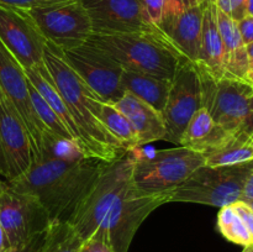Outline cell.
Returning <instances> with one entry per match:
<instances>
[{
    "label": "cell",
    "mask_w": 253,
    "mask_h": 252,
    "mask_svg": "<svg viewBox=\"0 0 253 252\" xmlns=\"http://www.w3.org/2000/svg\"><path fill=\"white\" fill-rule=\"evenodd\" d=\"M136 155L128 151L109 162L69 224L81 239L100 232L113 252H127L131 241L146 217L166 203L173 192L150 194L138 190L132 182Z\"/></svg>",
    "instance_id": "1"
},
{
    "label": "cell",
    "mask_w": 253,
    "mask_h": 252,
    "mask_svg": "<svg viewBox=\"0 0 253 252\" xmlns=\"http://www.w3.org/2000/svg\"><path fill=\"white\" fill-rule=\"evenodd\" d=\"M108 163L88 157L77 161L42 160L34 163L24 175L6 183L16 192L34 195L51 222H69Z\"/></svg>",
    "instance_id": "2"
},
{
    "label": "cell",
    "mask_w": 253,
    "mask_h": 252,
    "mask_svg": "<svg viewBox=\"0 0 253 252\" xmlns=\"http://www.w3.org/2000/svg\"><path fill=\"white\" fill-rule=\"evenodd\" d=\"M43 64L78 127L83 153L88 158L114 162L126 153L100 121L103 101L69 67L63 52L46 42Z\"/></svg>",
    "instance_id": "3"
},
{
    "label": "cell",
    "mask_w": 253,
    "mask_h": 252,
    "mask_svg": "<svg viewBox=\"0 0 253 252\" xmlns=\"http://www.w3.org/2000/svg\"><path fill=\"white\" fill-rule=\"evenodd\" d=\"M86 42L108 52L124 69L147 73L167 81H172L180 63L163 43L158 30L153 34H91Z\"/></svg>",
    "instance_id": "4"
},
{
    "label": "cell",
    "mask_w": 253,
    "mask_h": 252,
    "mask_svg": "<svg viewBox=\"0 0 253 252\" xmlns=\"http://www.w3.org/2000/svg\"><path fill=\"white\" fill-rule=\"evenodd\" d=\"M198 68V67H197ZM203 108L230 133L253 132V84L247 79L225 76L214 79L200 71Z\"/></svg>",
    "instance_id": "5"
},
{
    "label": "cell",
    "mask_w": 253,
    "mask_h": 252,
    "mask_svg": "<svg viewBox=\"0 0 253 252\" xmlns=\"http://www.w3.org/2000/svg\"><path fill=\"white\" fill-rule=\"evenodd\" d=\"M252 162L236 166H202L175 188L170 202L195 203L222 208L241 200Z\"/></svg>",
    "instance_id": "6"
},
{
    "label": "cell",
    "mask_w": 253,
    "mask_h": 252,
    "mask_svg": "<svg viewBox=\"0 0 253 252\" xmlns=\"http://www.w3.org/2000/svg\"><path fill=\"white\" fill-rule=\"evenodd\" d=\"M204 165L203 153L183 146L155 151L147 157L136 155L132 182L138 190L150 194L173 192Z\"/></svg>",
    "instance_id": "7"
},
{
    "label": "cell",
    "mask_w": 253,
    "mask_h": 252,
    "mask_svg": "<svg viewBox=\"0 0 253 252\" xmlns=\"http://www.w3.org/2000/svg\"><path fill=\"white\" fill-rule=\"evenodd\" d=\"M63 57L69 67L103 103L114 105L123 98L125 94L121 86L124 68L108 52L86 42L63 52Z\"/></svg>",
    "instance_id": "8"
},
{
    "label": "cell",
    "mask_w": 253,
    "mask_h": 252,
    "mask_svg": "<svg viewBox=\"0 0 253 252\" xmlns=\"http://www.w3.org/2000/svg\"><path fill=\"white\" fill-rule=\"evenodd\" d=\"M0 224L11 249H17L46 232L52 222L34 195L16 192L0 178Z\"/></svg>",
    "instance_id": "9"
},
{
    "label": "cell",
    "mask_w": 253,
    "mask_h": 252,
    "mask_svg": "<svg viewBox=\"0 0 253 252\" xmlns=\"http://www.w3.org/2000/svg\"><path fill=\"white\" fill-rule=\"evenodd\" d=\"M47 42L62 52L86 43L91 24L81 0L26 10Z\"/></svg>",
    "instance_id": "10"
},
{
    "label": "cell",
    "mask_w": 253,
    "mask_h": 252,
    "mask_svg": "<svg viewBox=\"0 0 253 252\" xmlns=\"http://www.w3.org/2000/svg\"><path fill=\"white\" fill-rule=\"evenodd\" d=\"M200 108L203 94L197 64L182 62L170 82L167 103L161 113L166 126L165 140L179 145L188 123Z\"/></svg>",
    "instance_id": "11"
},
{
    "label": "cell",
    "mask_w": 253,
    "mask_h": 252,
    "mask_svg": "<svg viewBox=\"0 0 253 252\" xmlns=\"http://www.w3.org/2000/svg\"><path fill=\"white\" fill-rule=\"evenodd\" d=\"M0 96V177L14 180L32 167L35 155L19 114L1 90Z\"/></svg>",
    "instance_id": "12"
},
{
    "label": "cell",
    "mask_w": 253,
    "mask_h": 252,
    "mask_svg": "<svg viewBox=\"0 0 253 252\" xmlns=\"http://www.w3.org/2000/svg\"><path fill=\"white\" fill-rule=\"evenodd\" d=\"M0 90L2 95L11 103L24 123L32 151L35 162L40 158L42 137L46 130L35 114L29 91V79L25 69L14 56L0 42ZM34 162V163H35Z\"/></svg>",
    "instance_id": "13"
},
{
    "label": "cell",
    "mask_w": 253,
    "mask_h": 252,
    "mask_svg": "<svg viewBox=\"0 0 253 252\" xmlns=\"http://www.w3.org/2000/svg\"><path fill=\"white\" fill-rule=\"evenodd\" d=\"M0 42L24 69L43 64L47 41L26 10L0 6Z\"/></svg>",
    "instance_id": "14"
},
{
    "label": "cell",
    "mask_w": 253,
    "mask_h": 252,
    "mask_svg": "<svg viewBox=\"0 0 253 252\" xmlns=\"http://www.w3.org/2000/svg\"><path fill=\"white\" fill-rule=\"evenodd\" d=\"M91 24V34H153L138 0H81Z\"/></svg>",
    "instance_id": "15"
},
{
    "label": "cell",
    "mask_w": 253,
    "mask_h": 252,
    "mask_svg": "<svg viewBox=\"0 0 253 252\" xmlns=\"http://www.w3.org/2000/svg\"><path fill=\"white\" fill-rule=\"evenodd\" d=\"M205 2L175 15L163 16L157 25L158 35L179 62L197 63L202 39Z\"/></svg>",
    "instance_id": "16"
},
{
    "label": "cell",
    "mask_w": 253,
    "mask_h": 252,
    "mask_svg": "<svg viewBox=\"0 0 253 252\" xmlns=\"http://www.w3.org/2000/svg\"><path fill=\"white\" fill-rule=\"evenodd\" d=\"M114 105L130 121L140 147L153 141L165 140L166 126L162 114L150 104L125 93Z\"/></svg>",
    "instance_id": "17"
},
{
    "label": "cell",
    "mask_w": 253,
    "mask_h": 252,
    "mask_svg": "<svg viewBox=\"0 0 253 252\" xmlns=\"http://www.w3.org/2000/svg\"><path fill=\"white\" fill-rule=\"evenodd\" d=\"M197 67L214 79L226 76L224 62V47L216 20V6L214 2H205L203 12L202 39Z\"/></svg>",
    "instance_id": "18"
},
{
    "label": "cell",
    "mask_w": 253,
    "mask_h": 252,
    "mask_svg": "<svg viewBox=\"0 0 253 252\" xmlns=\"http://www.w3.org/2000/svg\"><path fill=\"white\" fill-rule=\"evenodd\" d=\"M216 6V5H215ZM216 20L224 47V62L226 76L246 79L250 59L246 44L240 34L237 21L216 7Z\"/></svg>",
    "instance_id": "19"
},
{
    "label": "cell",
    "mask_w": 253,
    "mask_h": 252,
    "mask_svg": "<svg viewBox=\"0 0 253 252\" xmlns=\"http://www.w3.org/2000/svg\"><path fill=\"white\" fill-rule=\"evenodd\" d=\"M230 132L217 125L205 108H200L188 123L179 145L199 153H205L225 140Z\"/></svg>",
    "instance_id": "20"
},
{
    "label": "cell",
    "mask_w": 253,
    "mask_h": 252,
    "mask_svg": "<svg viewBox=\"0 0 253 252\" xmlns=\"http://www.w3.org/2000/svg\"><path fill=\"white\" fill-rule=\"evenodd\" d=\"M170 82L172 81L128 69H124L121 76V86L125 93L150 104L160 113H162L167 103Z\"/></svg>",
    "instance_id": "21"
},
{
    "label": "cell",
    "mask_w": 253,
    "mask_h": 252,
    "mask_svg": "<svg viewBox=\"0 0 253 252\" xmlns=\"http://www.w3.org/2000/svg\"><path fill=\"white\" fill-rule=\"evenodd\" d=\"M205 166H236L253 162V142L245 133H231L222 142L203 153Z\"/></svg>",
    "instance_id": "22"
},
{
    "label": "cell",
    "mask_w": 253,
    "mask_h": 252,
    "mask_svg": "<svg viewBox=\"0 0 253 252\" xmlns=\"http://www.w3.org/2000/svg\"><path fill=\"white\" fill-rule=\"evenodd\" d=\"M100 121L109 135L121 146L124 151H135L138 141L130 121L113 104L103 103L100 109Z\"/></svg>",
    "instance_id": "23"
},
{
    "label": "cell",
    "mask_w": 253,
    "mask_h": 252,
    "mask_svg": "<svg viewBox=\"0 0 253 252\" xmlns=\"http://www.w3.org/2000/svg\"><path fill=\"white\" fill-rule=\"evenodd\" d=\"M83 240L69 222H52L40 252H79Z\"/></svg>",
    "instance_id": "24"
},
{
    "label": "cell",
    "mask_w": 253,
    "mask_h": 252,
    "mask_svg": "<svg viewBox=\"0 0 253 252\" xmlns=\"http://www.w3.org/2000/svg\"><path fill=\"white\" fill-rule=\"evenodd\" d=\"M217 229L230 242L241 245L244 247L253 244L249 230L246 229L232 204L220 208L217 215Z\"/></svg>",
    "instance_id": "25"
},
{
    "label": "cell",
    "mask_w": 253,
    "mask_h": 252,
    "mask_svg": "<svg viewBox=\"0 0 253 252\" xmlns=\"http://www.w3.org/2000/svg\"><path fill=\"white\" fill-rule=\"evenodd\" d=\"M82 158H85V156L83 155L81 148L74 141L59 137V136L46 131L42 137L41 155L36 162L42 160L77 161L82 160Z\"/></svg>",
    "instance_id": "26"
},
{
    "label": "cell",
    "mask_w": 253,
    "mask_h": 252,
    "mask_svg": "<svg viewBox=\"0 0 253 252\" xmlns=\"http://www.w3.org/2000/svg\"><path fill=\"white\" fill-rule=\"evenodd\" d=\"M29 91H30V98H31L32 108H34L35 114H36L37 119L40 120L41 125L43 126L44 130L53 133V135L59 136V137L68 138V140L74 141L73 138H72L71 133H69L68 130L66 128V126H64L63 123L61 121V119L56 115L53 109L47 104V101L44 100L43 96L37 91V89L32 85L30 81H29Z\"/></svg>",
    "instance_id": "27"
},
{
    "label": "cell",
    "mask_w": 253,
    "mask_h": 252,
    "mask_svg": "<svg viewBox=\"0 0 253 252\" xmlns=\"http://www.w3.org/2000/svg\"><path fill=\"white\" fill-rule=\"evenodd\" d=\"M246 2L247 0H215L214 4L235 21H240L246 16Z\"/></svg>",
    "instance_id": "28"
},
{
    "label": "cell",
    "mask_w": 253,
    "mask_h": 252,
    "mask_svg": "<svg viewBox=\"0 0 253 252\" xmlns=\"http://www.w3.org/2000/svg\"><path fill=\"white\" fill-rule=\"evenodd\" d=\"M143 10L146 20L152 26H157L163 16L165 0H138Z\"/></svg>",
    "instance_id": "29"
},
{
    "label": "cell",
    "mask_w": 253,
    "mask_h": 252,
    "mask_svg": "<svg viewBox=\"0 0 253 252\" xmlns=\"http://www.w3.org/2000/svg\"><path fill=\"white\" fill-rule=\"evenodd\" d=\"M71 1V0H0V6L14 7V9L31 10L37 7L49 6L59 2Z\"/></svg>",
    "instance_id": "30"
},
{
    "label": "cell",
    "mask_w": 253,
    "mask_h": 252,
    "mask_svg": "<svg viewBox=\"0 0 253 252\" xmlns=\"http://www.w3.org/2000/svg\"><path fill=\"white\" fill-rule=\"evenodd\" d=\"M79 252H113V249L103 234L95 232L90 237L84 240Z\"/></svg>",
    "instance_id": "31"
},
{
    "label": "cell",
    "mask_w": 253,
    "mask_h": 252,
    "mask_svg": "<svg viewBox=\"0 0 253 252\" xmlns=\"http://www.w3.org/2000/svg\"><path fill=\"white\" fill-rule=\"evenodd\" d=\"M202 2L204 1L203 0H165L163 16L179 14V12L185 11V10L190 9V7L195 6V5L202 4Z\"/></svg>",
    "instance_id": "32"
},
{
    "label": "cell",
    "mask_w": 253,
    "mask_h": 252,
    "mask_svg": "<svg viewBox=\"0 0 253 252\" xmlns=\"http://www.w3.org/2000/svg\"><path fill=\"white\" fill-rule=\"evenodd\" d=\"M232 205H234L235 210L239 214V216L241 217L242 222L245 224L246 229L249 230L253 241V210L251 209V207L247 203L242 202V200H239V202L234 203Z\"/></svg>",
    "instance_id": "33"
},
{
    "label": "cell",
    "mask_w": 253,
    "mask_h": 252,
    "mask_svg": "<svg viewBox=\"0 0 253 252\" xmlns=\"http://www.w3.org/2000/svg\"><path fill=\"white\" fill-rule=\"evenodd\" d=\"M46 234L47 231L43 232V234L37 235L36 237H34L31 241L25 244L24 246L17 247V249H11L7 252H40L41 251L42 246H43L44 240H46Z\"/></svg>",
    "instance_id": "34"
},
{
    "label": "cell",
    "mask_w": 253,
    "mask_h": 252,
    "mask_svg": "<svg viewBox=\"0 0 253 252\" xmlns=\"http://www.w3.org/2000/svg\"><path fill=\"white\" fill-rule=\"evenodd\" d=\"M240 34L245 44H250L253 42V16H245L244 19L237 21Z\"/></svg>",
    "instance_id": "35"
},
{
    "label": "cell",
    "mask_w": 253,
    "mask_h": 252,
    "mask_svg": "<svg viewBox=\"0 0 253 252\" xmlns=\"http://www.w3.org/2000/svg\"><path fill=\"white\" fill-rule=\"evenodd\" d=\"M241 200L245 203H249L253 200V162L251 166V169H250L249 175L246 178V182H245L244 192H242Z\"/></svg>",
    "instance_id": "36"
},
{
    "label": "cell",
    "mask_w": 253,
    "mask_h": 252,
    "mask_svg": "<svg viewBox=\"0 0 253 252\" xmlns=\"http://www.w3.org/2000/svg\"><path fill=\"white\" fill-rule=\"evenodd\" d=\"M10 250H11V246H10L9 239H7L5 230L2 229L1 224H0V252H7Z\"/></svg>",
    "instance_id": "37"
},
{
    "label": "cell",
    "mask_w": 253,
    "mask_h": 252,
    "mask_svg": "<svg viewBox=\"0 0 253 252\" xmlns=\"http://www.w3.org/2000/svg\"><path fill=\"white\" fill-rule=\"evenodd\" d=\"M247 48V54H249V59H250V67L253 66V42H251L250 44L246 46Z\"/></svg>",
    "instance_id": "38"
},
{
    "label": "cell",
    "mask_w": 253,
    "mask_h": 252,
    "mask_svg": "<svg viewBox=\"0 0 253 252\" xmlns=\"http://www.w3.org/2000/svg\"><path fill=\"white\" fill-rule=\"evenodd\" d=\"M246 16H253V0H247V2H246Z\"/></svg>",
    "instance_id": "39"
},
{
    "label": "cell",
    "mask_w": 253,
    "mask_h": 252,
    "mask_svg": "<svg viewBox=\"0 0 253 252\" xmlns=\"http://www.w3.org/2000/svg\"><path fill=\"white\" fill-rule=\"evenodd\" d=\"M246 79L250 82V83L253 84V66L250 67L249 72H247V76H246Z\"/></svg>",
    "instance_id": "40"
},
{
    "label": "cell",
    "mask_w": 253,
    "mask_h": 252,
    "mask_svg": "<svg viewBox=\"0 0 253 252\" xmlns=\"http://www.w3.org/2000/svg\"><path fill=\"white\" fill-rule=\"evenodd\" d=\"M242 252H253V244H251V245H249V246H246L244 249V251Z\"/></svg>",
    "instance_id": "41"
},
{
    "label": "cell",
    "mask_w": 253,
    "mask_h": 252,
    "mask_svg": "<svg viewBox=\"0 0 253 252\" xmlns=\"http://www.w3.org/2000/svg\"><path fill=\"white\" fill-rule=\"evenodd\" d=\"M247 204H249L250 207H251V209L253 210V200H251V202H249V203H247Z\"/></svg>",
    "instance_id": "42"
},
{
    "label": "cell",
    "mask_w": 253,
    "mask_h": 252,
    "mask_svg": "<svg viewBox=\"0 0 253 252\" xmlns=\"http://www.w3.org/2000/svg\"><path fill=\"white\" fill-rule=\"evenodd\" d=\"M204 2H215V0H203Z\"/></svg>",
    "instance_id": "43"
},
{
    "label": "cell",
    "mask_w": 253,
    "mask_h": 252,
    "mask_svg": "<svg viewBox=\"0 0 253 252\" xmlns=\"http://www.w3.org/2000/svg\"><path fill=\"white\" fill-rule=\"evenodd\" d=\"M250 138H251V141H252V142H253V132H252V135H251V137H250Z\"/></svg>",
    "instance_id": "44"
},
{
    "label": "cell",
    "mask_w": 253,
    "mask_h": 252,
    "mask_svg": "<svg viewBox=\"0 0 253 252\" xmlns=\"http://www.w3.org/2000/svg\"><path fill=\"white\" fill-rule=\"evenodd\" d=\"M0 103H1V96H0Z\"/></svg>",
    "instance_id": "45"
}]
</instances>
